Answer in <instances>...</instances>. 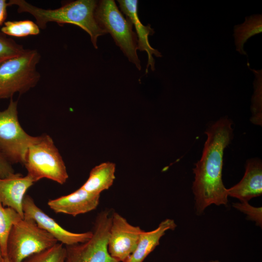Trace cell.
Returning <instances> with one entry per match:
<instances>
[{
	"instance_id": "obj_14",
	"label": "cell",
	"mask_w": 262,
	"mask_h": 262,
	"mask_svg": "<svg viewBox=\"0 0 262 262\" xmlns=\"http://www.w3.org/2000/svg\"><path fill=\"white\" fill-rule=\"evenodd\" d=\"M228 196L239 199L241 202H248L252 198L262 194V164L260 159L248 160L246 171L241 181L227 189Z\"/></svg>"
},
{
	"instance_id": "obj_22",
	"label": "cell",
	"mask_w": 262,
	"mask_h": 262,
	"mask_svg": "<svg viewBox=\"0 0 262 262\" xmlns=\"http://www.w3.org/2000/svg\"><path fill=\"white\" fill-rule=\"evenodd\" d=\"M26 49L22 45L0 32V66L9 59L21 55Z\"/></svg>"
},
{
	"instance_id": "obj_15",
	"label": "cell",
	"mask_w": 262,
	"mask_h": 262,
	"mask_svg": "<svg viewBox=\"0 0 262 262\" xmlns=\"http://www.w3.org/2000/svg\"><path fill=\"white\" fill-rule=\"evenodd\" d=\"M177 225L174 220L166 219L158 227L149 231L143 230L134 252L123 262H143L146 257L158 246L160 240L168 230H174Z\"/></svg>"
},
{
	"instance_id": "obj_19",
	"label": "cell",
	"mask_w": 262,
	"mask_h": 262,
	"mask_svg": "<svg viewBox=\"0 0 262 262\" xmlns=\"http://www.w3.org/2000/svg\"><path fill=\"white\" fill-rule=\"evenodd\" d=\"M40 29L35 22L31 20H13L5 21L0 32L7 36L24 37L38 35Z\"/></svg>"
},
{
	"instance_id": "obj_23",
	"label": "cell",
	"mask_w": 262,
	"mask_h": 262,
	"mask_svg": "<svg viewBox=\"0 0 262 262\" xmlns=\"http://www.w3.org/2000/svg\"><path fill=\"white\" fill-rule=\"evenodd\" d=\"M233 206L246 214L249 220L255 221L257 225L262 226V207L256 208L251 206L248 202L233 203Z\"/></svg>"
},
{
	"instance_id": "obj_8",
	"label": "cell",
	"mask_w": 262,
	"mask_h": 262,
	"mask_svg": "<svg viewBox=\"0 0 262 262\" xmlns=\"http://www.w3.org/2000/svg\"><path fill=\"white\" fill-rule=\"evenodd\" d=\"M112 213L105 210L97 216L92 235L87 241L65 246L66 262H118L110 255L108 241Z\"/></svg>"
},
{
	"instance_id": "obj_18",
	"label": "cell",
	"mask_w": 262,
	"mask_h": 262,
	"mask_svg": "<svg viewBox=\"0 0 262 262\" xmlns=\"http://www.w3.org/2000/svg\"><path fill=\"white\" fill-rule=\"evenodd\" d=\"M21 216L14 210L3 206L0 200V245L4 260L7 256V240L12 226Z\"/></svg>"
},
{
	"instance_id": "obj_10",
	"label": "cell",
	"mask_w": 262,
	"mask_h": 262,
	"mask_svg": "<svg viewBox=\"0 0 262 262\" xmlns=\"http://www.w3.org/2000/svg\"><path fill=\"white\" fill-rule=\"evenodd\" d=\"M23 211L24 218L33 220L39 227L65 246L84 242L89 240L92 235V231L75 233L63 228L39 208L33 198L28 195H26L23 199Z\"/></svg>"
},
{
	"instance_id": "obj_9",
	"label": "cell",
	"mask_w": 262,
	"mask_h": 262,
	"mask_svg": "<svg viewBox=\"0 0 262 262\" xmlns=\"http://www.w3.org/2000/svg\"><path fill=\"white\" fill-rule=\"evenodd\" d=\"M143 230L130 224L116 212L112 213L108 251L114 260L124 262L135 250Z\"/></svg>"
},
{
	"instance_id": "obj_7",
	"label": "cell",
	"mask_w": 262,
	"mask_h": 262,
	"mask_svg": "<svg viewBox=\"0 0 262 262\" xmlns=\"http://www.w3.org/2000/svg\"><path fill=\"white\" fill-rule=\"evenodd\" d=\"M17 100L10 99L7 108L0 111V151L12 164H23L28 147L38 136L28 134L18 117Z\"/></svg>"
},
{
	"instance_id": "obj_28",
	"label": "cell",
	"mask_w": 262,
	"mask_h": 262,
	"mask_svg": "<svg viewBox=\"0 0 262 262\" xmlns=\"http://www.w3.org/2000/svg\"><path fill=\"white\" fill-rule=\"evenodd\" d=\"M4 262H10L8 259L4 260Z\"/></svg>"
},
{
	"instance_id": "obj_25",
	"label": "cell",
	"mask_w": 262,
	"mask_h": 262,
	"mask_svg": "<svg viewBox=\"0 0 262 262\" xmlns=\"http://www.w3.org/2000/svg\"><path fill=\"white\" fill-rule=\"evenodd\" d=\"M8 2L5 0H0V26L2 25L7 16Z\"/></svg>"
},
{
	"instance_id": "obj_26",
	"label": "cell",
	"mask_w": 262,
	"mask_h": 262,
	"mask_svg": "<svg viewBox=\"0 0 262 262\" xmlns=\"http://www.w3.org/2000/svg\"><path fill=\"white\" fill-rule=\"evenodd\" d=\"M0 262H4V259L3 257L1 246L0 245Z\"/></svg>"
},
{
	"instance_id": "obj_27",
	"label": "cell",
	"mask_w": 262,
	"mask_h": 262,
	"mask_svg": "<svg viewBox=\"0 0 262 262\" xmlns=\"http://www.w3.org/2000/svg\"><path fill=\"white\" fill-rule=\"evenodd\" d=\"M220 262L218 260H211L210 261H209V262Z\"/></svg>"
},
{
	"instance_id": "obj_4",
	"label": "cell",
	"mask_w": 262,
	"mask_h": 262,
	"mask_svg": "<svg viewBox=\"0 0 262 262\" xmlns=\"http://www.w3.org/2000/svg\"><path fill=\"white\" fill-rule=\"evenodd\" d=\"M23 164L35 182L46 178L63 184L68 178L62 157L52 139L47 134L38 136L28 147Z\"/></svg>"
},
{
	"instance_id": "obj_13",
	"label": "cell",
	"mask_w": 262,
	"mask_h": 262,
	"mask_svg": "<svg viewBox=\"0 0 262 262\" xmlns=\"http://www.w3.org/2000/svg\"><path fill=\"white\" fill-rule=\"evenodd\" d=\"M35 182L28 174L14 173L0 178V200L3 206L16 211L24 218L23 201L27 190Z\"/></svg>"
},
{
	"instance_id": "obj_6",
	"label": "cell",
	"mask_w": 262,
	"mask_h": 262,
	"mask_svg": "<svg viewBox=\"0 0 262 262\" xmlns=\"http://www.w3.org/2000/svg\"><path fill=\"white\" fill-rule=\"evenodd\" d=\"M58 242L33 220L21 218L12 227L7 240V256L10 262H22L32 255Z\"/></svg>"
},
{
	"instance_id": "obj_5",
	"label": "cell",
	"mask_w": 262,
	"mask_h": 262,
	"mask_svg": "<svg viewBox=\"0 0 262 262\" xmlns=\"http://www.w3.org/2000/svg\"><path fill=\"white\" fill-rule=\"evenodd\" d=\"M95 17L100 28L111 35L129 61L140 70L141 66L137 53V35L132 30V24L124 17L115 1L101 0L98 2Z\"/></svg>"
},
{
	"instance_id": "obj_21",
	"label": "cell",
	"mask_w": 262,
	"mask_h": 262,
	"mask_svg": "<svg viewBox=\"0 0 262 262\" xmlns=\"http://www.w3.org/2000/svg\"><path fill=\"white\" fill-rule=\"evenodd\" d=\"M256 76L254 85V92L252 98L251 121L252 123L262 125V70L251 69Z\"/></svg>"
},
{
	"instance_id": "obj_16",
	"label": "cell",
	"mask_w": 262,
	"mask_h": 262,
	"mask_svg": "<svg viewBox=\"0 0 262 262\" xmlns=\"http://www.w3.org/2000/svg\"><path fill=\"white\" fill-rule=\"evenodd\" d=\"M115 171V164L103 162L92 169L88 178L81 187L90 193L100 195L113 185Z\"/></svg>"
},
{
	"instance_id": "obj_1",
	"label": "cell",
	"mask_w": 262,
	"mask_h": 262,
	"mask_svg": "<svg viewBox=\"0 0 262 262\" xmlns=\"http://www.w3.org/2000/svg\"><path fill=\"white\" fill-rule=\"evenodd\" d=\"M232 124L230 119L221 118L205 131L207 138L202 156L193 169L192 189L198 213L211 204L219 206L228 203L227 189L223 183L222 171L224 152L233 138Z\"/></svg>"
},
{
	"instance_id": "obj_11",
	"label": "cell",
	"mask_w": 262,
	"mask_h": 262,
	"mask_svg": "<svg viewBox=\"0 0 262 262\" xmlns=\"http://www.w3.org/2000/svg\"><path fill=\"white\" fill-rule=\"evenodd\" d=\"M121 12L123 13L134 25L137 37V49L145 51L147 55V63L146 73L148 72L149 66L152 71L155 70V60L152 56L162 57V54L157 49L153 48L148 41V36L152 35L155 31L150 24L144 25L139 19L137 14L138 1L137 0H117Z\"/></svg>"
},
{
	"instance_id": "obj_24",
	"label": "cell",
	"mask_w": 262,
	"mask_h": 262,
	"mask_svg": "<svg viewBox=\"0 0 262 262\" xmlns=\"http://www.w3.org/2000/svg\"><path fill=\"white\" fill-rule=\"evenodd\" d=\"M15 173V171L10 163L0 151V178L8 177Z\"/></svg>"
},
{
	"instance_id": "obj_3",
	"label": "cell",
	"mask_w": 262,
	"mask_h": 262,
	"mask_svg": "<svg viewBox=\"0 0 262 262\" xmlns=\"http://www.w3.org/2000/svg\"><path fill=\"white\" fill-rule=\"evenodd\" d=\"M41 57L37 49H27L0 66V99H11L15 94H23L37 85L41 75L36 66Z\"/></svg>"
},
{
	"instance_id": "obj_17",
	"label": "cell",
	"mask_w": 262,
	"mask_h": 262,
	"mask_svg": "<svg viewBox=\"0 0 262 262\" xmlns=\"http://www.w3.org/2000/svg\"><path fill=\"white\" fill-rule=\"evenodd\" d=\"M262 32V15L255 14L245 18V21L234 27L233 36L236 50L241 54L246 55L244 46L247 40Z\"/></svg>"
},
{
	"instance_id": "obj_20",
	"label": "cell",
	"mask_w": 262,
	"mask_h": 262,
	"mask_svg": "<svg viewBox=\"0 0 262 262\" xmlns=\"http://www.w3.org/2000/svg\"><path fill=\"white\" fill-rule=\"evenodd\" d=\"M66 246L58 242L50 248L31 255L22 262H66Z\"/></svg>"
},
{
	"instance_id": "obj_12",
	"label": "cell",
	"mask_w": 262,
	"mask_h": 262,
	"mask_svg": "<svg viewBox=\"0 0 262 262\" xmlns=\"http://www.w3.org/2000/svg\"><path fill=\"white\" fill-rule=\"evenodd\" d=\"M100 195L90 193L80 187L68 195L49 200L48 205L56 213L75 216L95 210Z\"/></svg>"
},
{
	"instance_id": "obj_2",
	"label": "cell",
	"mask_w": 262,
	"mask_h": 262,
	"mask_svg": "<svg viewBox=\"0 0 262 262\" xmlns=\"http://www.w3.org/2000/svg\"><path fill=\"white\" fill-rule=\"evenodd\" d=\"M98 2L95 0H77L54 9L39 8L25 0H10L7 2L8 6H16L18 13H26L33 16L40 29H45L49 22H55L60 26L71 24L79 26L89 35L93 46L97 49L98 37L106 33L95 19Z\"/></svg>"
}]
</instances>
